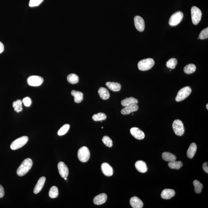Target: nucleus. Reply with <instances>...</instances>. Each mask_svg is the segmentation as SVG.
Segmentation results:
<instances>
[{
    "mask_svg": "<svg viewBox=\"0 0 208 208\" xmlns=\"http://www.w3.org/2000/svg\"><path fill=\"white\" fill-rule=\"evenodd\" d=\"M169 168L173 169H179L183 166V163L181 161H174L170 162L168 164Z\"/></svg>",
    "mask_w": 208,
    "mask_h": 208,
    "instance_id": "bb28decb",
    "label": "nucleus"
},
{
    "mask_svg": "<svg viewBox=\"0 0 208 208\" xmlns=\"http://www.w3.org/2000/svg\"><path fill=\"white\" fill-rule=\"evenodd\" d=\"M134 23L135 27L140 32L143 31L145 27L144 20L139 16H135L134 18Z\"/></svg>",
    "mask_w": 208,
    "mask_h": 208,
    "instance_id": "9b49d317",
    "label": "nucleus"
},
{
    "mask_svg": "<svg viewBox=\"0 0 208 208\" xmlns=\"http://www.w3.org/2000/svg\"><path fill=\"white\" fill-rule=\"evenodd\" d=\"M175 194V191L174 190L165 189L162 192L161 196L163 199H170L174 197Z\"/></svg>",
    "mask_w": 208,
    "mask_h": 208,
    "instance_id": "6ab92c4d",
    "label": "nucleus"
},
{
    "mask_svg": "<svg viewBox=\"0 0 208 208\" xmlns=\"http://www.w3.org/2000/svg\"><path fill=\"white\" fill-rule=\"evenodd\" d=\"M208 104H206V108H207V110L208 109Z\"/></svg>",
    "mask_w": 208,
    "mask_h": 208,
    "instance_id": "79ce46f5",
    "label": "nucleus"
},
{
    "mask_svg": "<svg viewBox=\"0 0 208 208\" xmlns=\"http://www.w3.org/2000/svg\"><path fill=\"white\" fill-rule=\"evenodd\" d=\"M44 0H30L29 3V6L33 7L38 6Z\"/></svg>",
    "mask_w": 208,
    "mask_h": 208,
    "instance_id": "e433bc0d",
    "label": "nucleus"
},
{
    "mask_svg": "<svg viewBox=\"0 0 208 208\" xmlns=\"http://www.w3.org/2000/svg\"><path fill=\"white\" fill-rule=\"evenodd\" d=\"M162 157L165 161L168 162H169L175 161L177 159L174 155L169 152H164L162 155Z\"/></svg>",
    "mask_w": 208,
    "mask_h": 208,
    "instance_id": "393cba45",
    "label": "nucleus"
},
{
    "mask_svg": "<svg viewBox=\"0 0 208 208\" xmlns=\"http://www.w3.org/2000/svg\"><path fill=\"white\" fill-rule=\"evenodd\" d=\"M196 67L194 64H189L184 68V71L185 73L187 74H190L195 72L196 70Z\"/></svg>",
    "mask_w": 208,
    "mask_h": 208,
    "instance_id": "c85d7f7f",
    "label": "nucleus"
},
{
    "mask_svg": "<svg viewBox=\"0 0 208 208\" xmlns=\"http://www.w3.org/2000/svg\"><path fill=\"white\" fill-rule=\"evenodd\" d=\"M183 17V13L181 11L175 12L170 17L169 21V24L171 26H177L181 23Z\"/></svg>",
    "mask_w": 208,
    "mask_h": 208,
    "instance_id": "6e6552de",
    "label": "nucleus"
},
{
    "mask_svg": "<svg viewBox=\"0 0 208 208\" xmlns=\"http://www.w3.org/2000/svg\"><path fill=\"white\" fill-rule=\"evenodd\" d=\"M137 170L141 173H145L147 171V166L144 162L142 160L137 161L135 164Z\"/></svg>",
    "mask_w": 208,
    "mask_h": 208,
    "instance_id": "a211bd4d",
    "label": "nucleus"
},
{
    "mask_svg": "<svg viewBox=\"0 0 208 208\" xmlns=\"http://www.w3.org/2000/svg\"><path fill=\"white\" fill-rule=\"evenodd\" d=\"M90 151L86 146L81 147L78 151V158L82 162H87L90 159Z\"/></svg>",
    "mask_w": 208,
    "mask_h": 208,
    "instance_id": "39448f33",
    "label": "nucleus"
},
{
    "mask_svg": "<svg viewBox=\"0 0 208 208\" xmlns=\"http://www.w3.org/2000/svg\"><path fill=\"white\" fill-rule=\"evenodd\" d=\"M192 92V89L189 86H186L181 88L178 92L175 100L177 102H180L185 100L190 95Z\"/></svg>",
    "mask_w": 208,
    "mask_h": 208,
    "instance_id": "7ed1b4c3",
    "label": "nucleus"
},
{
    "mask_svg": "<svg viewBox=\"0 0 208 208\" xmlns=\"http://www.w3.org/2000/svg\"><path fill=\"white\" fill-rule=\"evenodd\" d=\"M101 169L103 174L107 176H111L114 174V170L112 167L107 163H103L101 165Z\"/></svg>",
    "mask_w": 208,
    "mask_h": 208,
    "instance_id": "4468645a",
    "label": "nucleus"
},
{
    "mask_svg": "<svg viewBox=\"0 0 208 208\" xmlns=\"http://www.w3.org/2000/svg\"><path fill=\"white\" fill-rule=\"evenodd\" d=\"M46 179V178L44 177H40L39 179L34 188V194H38L42 190L43 187H44V184H45Z\"/></svg>",
    "mask_w": 208,
    "mask_h": 208,
    "instance_id": "dca6fc26",
    "label": "nucleus"
},
{
    "mask_svg": "<svg viewBox=\"0 0 208 208\" xmlns=\"http://www.w3.org/2000/svg\"><path fill=\"white\" fill-rule=\"evenodd\" d=\"M98 94L101 98L103 100H107L109 98L110 94L108 91L105 88H100L98 91Z\"/></svg>",
    "mask_w": 208,
    "mask_h": 208,
    "instance_id": "b1692460",
    "label": "nucleus"
},
{
    "mask_svg": "<svg viewBox=\"0 0 208 208\" xmlns=\"http://www.w3.org/2000/svg\"><path fill=\"white\" fill-rule=\"evenodd\" d=\"M130 133L134 137L135 139L139 140L144 139L145 137V133L143 131L141 130L139 128L133 127L130 129Z\"/></svg>",
    "mask_w": 208,
    "mask_h": 208,
    "instance_id": "f8f14e48",
    "label": "nucleus"
},
{
    "mask_svg": "<svg viewBox=\"0 0 208 208\" xmlns=\"http://www.w3.org/2000/svg\"><path fill=\"white\" fill-rule=\"evenodd\" d=\"M33 166V161L31 159H25L17 170V174L19 176H23L28 172Z\"/></svg>",
    "mask_w": 208,
    "mask_h": 208,
    "instance_id": "f257e3e1",
    "label": "nucleus"
},
{
    "mask_svg": "<svg viewBox=\"0 0 208 208\" xmlns=\"http://www.w3.org/2000/svg\"><path fill=\"white\" fill-rule=\"evenodd\" d=\"M154 65L155 61L153 59L147 58L139 61L138 66L140 70L146 71L151 69Z\"/></svg>",
    "mask_w": 208,
    "mask_h": 208,
    "instance_id": "f03ea898",
    "label": "nucleus"
},
{
    "mask_svg": "<svg viewBox=\"0 0 208 208\" xmlns=\"http://www.w3.org/2000/svg\"><path fill=\"white\" fill-rule=\"evenodd\" d=\"M67 80L69 83L72 84H75L79 82L78 76L76 74H70L67 77Z\"/></svg>",
    "mask_w": 208,
    "mask_h": 208,
    "instance_id": "cd10ccee",
    "label": "nucleus"
},
{
    "mask_svg": "<svg viewBox=\"0 0 208 208\" xmlns=\"http://www.w3.org/2000/svg\"><path fill=\"white\" fill-rule=\"evenodd\" d=\"M59 172L61 176L63 178H66L69 174V170L67 166L63 162H60L58 165Z\"/></svg>",
    "mask_w": 208,
    "mask_h": 208,
    "instance_id": "9d476101",
    "label": "nucleus"
},
{
    "mask_svg": "<svg viewBox=\"0 0 208 208\" xmlns=\"http://www.w3.org/2000/svg\"><path fill=\"white\" fill-rule=\"evenodd\" d=\"M193 184L195 187V192L197 194L200 193L203 187V185L197 180L194 181Z\"/></svg>",
    "mask_w": 208,
    "mask_h": 208,
    "instance_id": "2f4dec72",
    "label": "nucleus"
},
{
    "mask_svg": "<svg viewBox=\"0 0 208 208\" xmlns=\"http://www.w3.org/2000/svg\"><path fill=\"white\" fill-rule=\"evenodd\" d=\"M71 94L73 96L75 99L74 100L75 103H79L83 101V93L80 91H76L75 90L72 91Z\"/></svg>",
    "mask_w": 208,
    "mask_h": 208,
    "instance_id": "4be33fe9",
    "label": "nucleus"
},
{
    "mask_svg": "<svg viewBox=\"0 0 208 208\" xmlns=\"http://www.w3.org/2000/svg\"><path fill=\"white\" fill-rule=\"evenodd\" d=\"M139 106L137 104H131V105L126 106L121 111V114L126 115L131 113L135 112L139 109Z\"/></svg>",
    "mask_w": 208,
    "mask_h": 208,
    "instance_id": "ddd939ff",
    "label": "nucleus"
},
{
    "mask_svg": "<svg viewBox=\"0 0 208 208\" xmlns=\"http://www.w3.org/2000/svg\"><path fill=\"white\" fill-rule=\"evenodd\" d=\"M199 38L200 40H205L208 38V28L203 29L199 34Z\"/></svg>",
    "mask_w": 208,
    "mask_h": 208,
    "instance_id": "c9c22d12",
    "label": "nucleus"
},
{
    "mask_svg": "<svg viewBox=\"0 0 208 208\" xmlns=\"http://www.w3.org/2000/svg\"><path fill=\"white\" fill-rule=\"evenodd\" d=\"M5 195V190L2 185H0V198L3 197Z\"/></svg>",
    "mask_w": 208,
    "mask_h": 208,
    "instance_id": "58836bf2",
    "label": "nucleus"
},
{
    "mask_svg": "<svg viewBox=\"0 0 208 208\" xmlns=\"http://www.w3.org/2000/svg\"><path fill=\"white\" fill-rule=\"evenodd\" d=\"M27 83L32 86H38L42 84L44 79L40 76H32L29 77L27 79Z\"/></svg>",
    "mask_w": 208,
    "mask_h": 208,
    "instance_id": "1a4fd4ad",
    "label": "nucleus"
},
{
    "mask_svg": "<svg viewBox=\"0 0 208 208\" xmlns=\"http://www.w3.org/2000/svg\"><path fill=\"white\" fill-rule=\"evenodd\" d=\"M139 102L138 100L133 97H130L129 98H126L124 100H122L121 102V105L123 107L131 105L134 104H137Z\"/></svg>",
    "mask_w": 208,
    "mask_h": 208,
    "instance_id": "5701e85b",
    "label": "nucleus"
},
{
    "mask_svg": "<svg viewBox=\"0 0 208 208\" xmlns=\"http://www.w3.org/2000/svg\"><path fill=\"white\" fill-rule=\"evenodd\" d=\"M202 167H203L204 171H205L206 173L208 174V163L205 162L203 163V166H202Z\"/></svg>",
    "mask_w": 208,
    "mask_h": 208,
    "instance_id": "ea45409f",
    "label": "nucleus"
},
{
    "mask_svg": "<svg viewBox=\"0 0 208 208\" xmlns=\"http://www.w3.org/2000/svg\"><path fill=\"white\" fill-rule=\"evenodd\" d=\"M59 194V192L58 188L56 187L53 186L50 188L49 193V195L50 197L52 198V199H55L58 197Z\"/></svg>",
    "mask_w": 208,
    "mask_h": 208,
    "instance_id": "c756f323",
    "label": "nucleus"
},
{
    "mask_svg": "<svg viewBox=\"0 0 208 208\" xmlns=\"http://www.w3.org/2000/svg\"><path fill=\"white\" fill-rule=\"evenodd\" d=\"M107 199V195L105 194H101L95 197L93 202L95 204L100 205L105 203Z\"/></svg>",
    "mask_w": 208,
    "mask_h": 208,
    "instance_id": "f3484780",
    "label": "nucleus"
},
{
    "mask_svg": "<svg viewBox=\"0 0 208 208\" xmlns=\"http://www.w3.org/2000/svg\"><path fill=\"white\" fill-rule=\"evenodd\" d=\"M23 103L25 106L26 107H30L31 104V99L28 97H25L23 99Z\"/></svg>",
    "mask_w": 208,
    "mask_h": 208,
    "instance_id": "4c0bfd02",
    "label": "nucleus"
},
{
    "mask_svg": "<svg viewBox=\"0 0 208 208\" xmlns=\"http://www.w3.org/2000/svg\"><path fill=\"white\" fill-rule=\"evenodd\" d=\"M70 126L69 124H65L59 130L58 132V135L62 136L65 135L68 132Z\"/></svg>",
    "mask_w": 208,
    "mask_h": 208,
    "instance_id": "72a5a7b5",
    "label": "nucleus"
},
{
    "mask_svg": "<svg viewBox=\"0 0 208 208\" xmlns=\"http://www.w3.org/2000/svg\"><path fill=\"white\" fill-rule=\"evenodd\" d=\"M106 85L110 90L113 91H119L121 89V85L118 83L107 82L106 83Z\"/></svg>",
    "mask_w": 208,
    "mask_h": 208,
    "instance_id": "aec40b11",
    "label": "nucleus"
},
{
    "mask_svg": "<svg viewBox=\"0 0 208 208\" xmlns=\"http://www.w3.org/2000/svg\"><path fill=\"white\" fill-rule=\"evenodd\" d=\"M22 103H23V101L20 100H18L16 101L13 102L12 106L15 111H16V112H20L23 110Z\"/></svg>",
    "mask_w": 208,
    "mask_h": 208,
    "instance_id": "a878e982",
    "label": "nucleus"
},
{
    "mask_svg": "<svg viewBox=\"0 0 208 208\" xmlns=\"http://www.w3.org/2000/svg\"><path fill=\"white\" fill-rule=\"evenodd\" d=\"M177 62H178V61H177L176 59L172 58L170 59L167 61V63H166V65H167V67L170 68V69H174L176 66Z\"/></svg>",
    "mask_w": 208,
    "mask_h": 208,
    "instance_id": "473e14b6",
    "label": "nucleus"
},
{
    "mask_svg": "<svg viewBox=\"0 0 208 208\" xmlns=\"http://www.w3.org/2000/svg\"><path fill=\"white\" fill-rule=\"evenodd\" d=\"M4 50H5V47H4V44L1 42L0 41V54L4 51Z\"/></svg>",
    "mask_w": 208,
    "mask_h": 208,
    "instance_id": "a19ab883",
    "label": "nucleus"
},
{
    "mask_svg": "<svg viewBox=\"0 0 208 208\" xmlns=\"http://www.w3.org/2000/svg\"><path fill=\"white\" fill-rule=\"evenodd\" d=\"M197 150V146L194 143H191L187 152V156L189 158L192 159L195 156Z\"/></svg>",
    "mask_w": 208,
    "mask_h": 208,
    "instance_id": "412c9836",
    "label": "nucleus"
},
{
    "mask_svg": "<svg viewBox=\"0 0 208 208\" xmlns=\"http://www.w3.org/2000/svg\"><path fill=\"white\" fill-rule=\"evenodd\" d=\"M102 142L107 147L110 148L113 146V144L112 139L108 136H105L103 137Z\"/></svg>",
    "mask_w": 208,
    "mask_h": 208,
    "instance_id": "f704fd0d",
    "label": "nucleus"
},
{
    "mask_svg": "<svg viewBox=\"0 0 208 208\" xmlns=\"http://www.w3.org/2000/svg\"><path fill=\"white\" fill-rule=\"evenodd\" d=\"M191 13L193 23L195 25H197L201 19V11L197 7L193 6L191 9Z\"/></svg>",
    "mask_w": 208,
    "mask_h": 208,
    "instance_id": "423d86ee",
    "label": "nucleus"
},
{
    "mask_svg": "<svg viewBox=\"0 0 208 208\" xmlns=\"http://www.w3.org/2000/svg\"><path fill=\"white\" fill-rule=\"evenodd\" d=\"M107 115L102 113H99L98 114H95L92 117L93 120L96 121L104 120L107 119Z\"/></svg>",
    "mask_w": 208,
    "mask_h": 208,
    "instance_id": "7c9ffc66",
    "label": "nucleus"
},
{
    "mask_svg": "<svg viewBox=\"0 0 208 208\" xmlns=\"http://www.w3.org/2000/svg\"><path fill=\"white\" fill-rule=\"evenodd\" d=\"M28 139V137L27 136H23L18 138L12 142L10 146L11 149L12 150H16L20 149L27 143Z\"/></svg>",
    "mask_w": 208,
    "mask_h": 208,
    "instance_id": "20e7f679",
    "label": "nucleus"
},
{
    "mask_svg": "<svg viewBox=\"0 0 208 208\" xmlns=\"http://www.w3.org/2000/svg\"><path fill=\"white\" fill-rule=\"evenodd\" d=\"M172 127L175 134L181 136L183 135L185 129L182 121L179 120H176L173 123Z\"/></svg>",
    "mask_w": 208,
    "mask_h": 208,
    "instance_id": "0eeeda50",
    "label": "nucleus"
},
{
    "mask_svg": "<svg viewBox=\"0 0 208 208\" xmlns=\"http://www.w3.org/2000/svg\"><path fill=\"white\" fill-rule=\"evenodd\" d=\"M130 204L133 208H142L143 206L142 201L136 197H133L131 198L130 200Z\"/></svg>",
    "mask_w": 208,
    "mask_h": 208,
    "instance_id": "2eb2a0df",
    "label": "nucleus"
},
{
    "mask_svg": "<svg viewBox=\"0 0 208 208\" xmlns=\"http://www.w3.org/2000/svg\"><path fill=\"white\" fill-rule=\"evenodd\" d=\"M64 178V179H65V180H66V181H67V179H68V178H67V177H66V178Z\"/></svg>",
    "mask_w": 208,
    "mask_h": 208,
    "instance_id": "37998d69",
    "label": "nucleus"
}]
</instances>
